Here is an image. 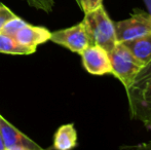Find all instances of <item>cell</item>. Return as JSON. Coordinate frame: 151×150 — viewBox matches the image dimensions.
<instances>
[{
    "label": "cell",
    "instance_id": "obj_1",
    "mask_svg": "<svg viewBox=\"0 0 151 150\" xmlns=\"http://www.w3.org/2000/svg\"><path fill=\"white\" fill-rule=\"evenodd\" d=\"M125 92L131 118L151 130V61L142 67Z\"/></svg>",
    "mask_w": 151,
    "mask_h": 150
},
{
    "label": "cell",
    "instance_id": "obj_2",
    "mask_svg": "<svg viewBox=\"0 0 151 150\" xmlns=\"http://www.w3.org/2000/svg\"><path fill=\"white\" fill-rule=\"evenodd\" d=\"M82 21L90 45H98L109 52L116 45V32L114 23L111 21L103 5L84 14Z\"/></svg>",
    "mask_w": 151,
    "mask_h": 150
},
{
    "label": "cell",
    "instance_id": "obj_3",
    "mask_svg": "<svg viewBox=\"0 0 151 150\" xmlns=\"http://www.w3.org/2000/svg\"><path fill=\"white\" fill-rule=\"evenodd\" d=\"M108 55L112 74L122 83L127 90L144 65L138 61L131 50L121 42H117Z\"/></svg>",
    "mask_w": 151,
    "mask_h": 150
},
{
    "label": "cell",
    "instance_id": "obj_4",
    "mask_svg": "<svg viewBox=\"0 0 151 150\" xmlns=\"http://www.w3.org/2000/svg\"><path fill=\"white\" fill-rule=\"evenodd\" d=\"M117 42H125L151 33V17L140 9H134L131 18L114 23Z\"/></svg>",
    "mask_w": 151,
    "mask_h": 150
},
{
    "label": "cell",
    "instance_id": "obj_5",
    "mask_svg": "<svg viewBox=\"0 0 151 150\" xmlns=\"http://www.w3.org/2000/svg\"><path fill=\"white\" fill-rule=\"evenodd\" d=\"M50 40L79 55L90 45V40L82 22L75 26L52 32Z\"/></svg>",
    "mask_w": 151,
    "mask_h": 150
},
{
    "label": "cell",
    "instance_id": "obj_6",
    "mask_svg": "<svg viewBox=\"0 0 151 150\" xmlns=\"http://www.w3.org/2000/svg\"><path fill=\"white\" fill-rule=\"evenodd\" d=\"M82 65L93 75L112 74V68L108 52L98 45H88L80 54Z\"/></svg>",
    "mask_w": 151,
    "mask_h": 150
},
{
    "label": "cell",
    "instance_id": "obj_7",
    "mask_svg": "<svg viewBox=\"0 0 151 150\" xmlns=\"http://www.w3.org/2000/svg\"><path fill=\"white\" fill-rule=\"evenodd\" d=\"M0 132L6 149L14 146H25L33 150H44L30 138H28L26 135L23 134L21 131H19L16 126H12L10 122H8L1 114H0Z\"/></svg>",
    "mask_w": 151,
    "mask_h": 150
},
{
    "label": "cell",
    "instance_id": "obj_8",
    "mask_svg": "<svg viewBox=\"0 0 151 150\" xmlns=\"http://www.w3.org/2000/svg\"><path fill=\"white\" fill-rule=\"evenodd\" d=\"M50 35L52 32L44 27L32 26L30 24H27L17 32L14 38L22 45L36 48L39 44L47 42L50 39Z\"/></svg>",
    "mask_w": 151,
    "mask_h": 150
},
{
    "label": "cell",
    "instance_id": "obj_9",
    "mask_svg": "<svg viewBox=\"0 0 151 150\" xmlns=\"http://www.w3.org/2000/svg\"><path fill=\"white\" fill-rule=\"evenodd\" d=\"M77 146V131L73 123L63 124L54 136L55 150H73Z\"/></svg>",
    "mask_w": 151,
    "mask_h": 150
},
{
    "label": "cell",
    "instance_id": "obj_10",
    "mask_svg": "<svg viewBox=\"0 0 151 150\" xmlns=\"http://www.w3.org/2000/svg\"><path fill=\"white\" fill-rule=\"evenodd\" d=\"M121 43L124 44L143 65L151 61V33Z\"/></svg>",
    "mask_w": 151,
    "mask_h": 150
},
{
    "label": "cell",
    "instance_id": "obj_11",
    "mask_svg": "<svg viewBox=\"0 0 151 150\" xmlns=\"http://www.w3.org/2000/svg\"><path fill=\"white\" fill-rule=\"evenodd\" d=\"M36 52L35 47L20 44L14 37L0 33V52L8 55H31Z\"/></svg>",
    "mask_w": 151,
    "mask_h": 150
},
{
    "label": "cell",
    "instance_id": "obj_12",
    "mask_svg": "<svg viewBox=\"0 0 151 150\" xmlns=\"http://www.w3.org/2000/svg\"><path fill=\"white\" fill-rule=\"evenodd\" d=\"M28 23L25 22L23 19L19 18L18 16L14 17L12 19H10L8 22H6L5 24L3 25V27L0 30V33L2 34L8 35V36L14 37V35L17 34L18 31H20L23 27H25Z\"/></svg>",
    "mask_w": 151,
    "mask_h": 150
},
{
    "label": "cell",
    "instance_id": "obj_13",
    "mask_svg": "<svg viewBox=\"0 0 151 150\" xmlns=\"http://www.w3.org/2000/svg\"><path fill=\"white\" fill-rule=\"evenodd\" d=\"M27 3L36 9L43 10V11L50 14L54 8V0H26Z\"/></svg>",
    "mask_w": 151,
    "mask_h": 150
},
{
    "label": "cell",
    "instance_id": "obj_14",
    "mask_svg": "<svg viewBox=\"0 0 151 150\" xmlns=\"http://www.w3.org/2000/svg\"><path fill=\"white\" fill-rule=\"evenodd\" d=\"M14 17H16V14L9 9L6 5H4L3 3L0 2V30L3 27V25L6 22L12 19Z\"/></svg>",
    "mask_w": 151,
    "mask_h": 150
},
{
    "label": "cell",
    "instance_id": "obj_15",
    "mask_svg": "<svg viewBox=\"0 0 151 150\" xmlns=\"http://www.w3.org/2000/svg\"><path fill=\"white\" fill-rule=\"evenodd\" d=\"M102 5V0H79V6L84 14L96 9Z\"/></svg>",
    "mask_w": 151,
    "mask_h": 150
},
{
    "label": "cell",
    "instance_id": "obj_16",
    "mask_svg": "<svg viewBox=\"0 0 151 150\" xmlns=\"http://www.w3.org/2000/svg\"><path fill=\"white\" fill-rule=\"evenodd\" d=\"M119 150H151V141L137 145H123L119 147Z\"/></svg>",
    "mask_w": 151,
    "mask_h": 150
},
{
    "label": "cell",
    "instance_id": "obj_17",
    "mask_svg": "<svg viewBox=\"0 0 151 150\" xmlns=\"http://www.w3.org/2000/svg\"><path fill=\"white\" fill-rule=\"evenodd\" d=\"M6 150H33V149L28 148V147H25V146H14V147H10V148H8Z\"/></svg>",
    "mask_w": 151,
    "mask_h": 150
},
{
    "label": "cell",
    "instance_id": "obj_18",
    "mask_svg": "<svg viewBox=\"0 0 151 150\" xmlns=\"http://www.w3.org/2000/svg\"><path fill=\"white\" fill-rule=\"evenodd\" d=\"M145 5L147 6V9H148V14L151 17V0H143Z\"/></svg>",
    "mask_w": 151,
    "mask_h": 150
},
{
    "label": "cell",
    "instance_id": "obj_19",
    "mask_svg": "<svg viewBox=\"0 0 151 150\" xmlns=\"http://www.w3.org/2000/svg\"><path fill=\"white\" fill-rule=\"evenodd\" d=\"M0 150H6L5 145H4V142H3V139H2V136H1V132H0Z\"/></svg>",
    "mask_w": 151,
    "mask_h": 150
},
{
    "label": "cell",
    "instance_id": "obj_20",
    "mask_svg": "<svg viewBox=\"0 0 151 150\" xmlns=\"http://www.w3.org/2000/svg\"><path fill=\"white\" fill-rule=\"evenodd\" d=\"M75 1L77 2V4H78V5H79V0H75Z\"/></svg>",
    "mask_w": 151,
    "mask_h": 150
}]
</instances>
